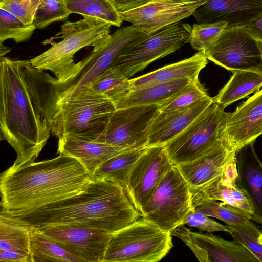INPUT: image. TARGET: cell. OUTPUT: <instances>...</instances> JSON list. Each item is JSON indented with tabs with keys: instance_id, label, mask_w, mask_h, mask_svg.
Masks as SVG:
<instances>
[{
	"instance_id": "30",
	"label": "cell",
	"mask_w": 262,
	"mask_h": 262,
	"mask_svg": "<svg viewBox=\"0 0 262 262\" xmlns=\"http://www.w3.org/2000/svg\"><path fill=\"white\" fill-rule=\"evenodd\" d=\"M196 189L206 198L229 204L251 215L252 218L254 212L253 205L245 191L235 184L232 186L225 185L220 179Z\"/></svg>"
},
{
	"instance_id": "32",
	"label": "cell",
	"mask_w": 262,
	"mask_h": 262,
	"mask_svg": "<svg viewBox=\"0 0 262 262\" xmlns=\"http://www.w3.org/2000/svg\"><path fill=\"white\" fill-rule=\"evenodd\" d=\"M88 86L104 94L113 102L128 92L129 79L118 69L111 67L99 74Z\"/></svg>"
},
{
	"instance_id": "35",
	"label": "cell",
	"mask_w": 262,
	"mask_h": 262,
	"mask_svg": "<svg viewBox=\"0 0 262 262\" xmlns=\"http://www.w3.org/2000/svg\"><path fill=\"white\" fill-rule=\"evenodd\" d=\"M71 13L66 0H43L34 15L33 24L42 29L51 23L67 18Z\"/></svg>"
},
{
	"instance_id": "28",
	"label": "cell",
	"mask_w": 262,
	"mask_h": 262,
	"mask_svg": "<svg viewBox=\"0 0 262 262\" xmlns=\"http://www.w3.org/2000/svg\"><path fill=\"white\" fill-rule=\"evenodd\" d=\"M148 147L125 150L103 163L92 174V179H108L126 191L129 174L139 158Z\"/></svg>"
},
{
	"instance_id": "2",
	"label": "cell",
	"mask_w": 262,
	"mask_h": 262,
	"mask_svg": "<svg viewBox=\"0 0 262 262\" xmlns=\"http://www.w3.org/2000/svg\"><path fill=\"white\" fill-rule=\"evenodd\" d=\"M92 179L75 158L62 154L23 166L12 165L1 175V211H27L73 195Z\"/></svg>"
},
{
	"instance_id": "49",
	"label": "cell",
	"mask_w": 262,
	"mask_h": 262,
	"mask_svg": "<svg viewBox=\"0 0 262 262\" xmlns=\"http://www.w3.org/2000/svg\"><path fill=\"white\" fill-rule=\"evenodd\" d=\"M4 1V0H0V2H2V1Z\"/></svg>"
},
{
	"instance_id": "48",
	"label": "cell",
	"mask_w": 262,
	"mask_h": 262,
	"mask_svg": "<svg viewBox=\"0 0 262 262\" xmlns=\"http://www.w3.org/2000/svg\"><path fill=\"white\" fill-rule=\"evenodd\" d=\"M258 241L259 242L262 244V233L261 234V235L260 236V237H259L258 238Z\"/></svg>"
},
{
	"instance_id": "1",
	"label": "cell",
	"mask_w": 262,
	"mask_h": 262,
	"mask_svg": "<svg viewBox=\"0 0 262 262\" xmlns=\"http://www.w3.org/2000/svg\"><path fill=\"white\" fill-rule=\"evenodd\" d=\"M4 213L35 228L70 224L97 228L110 233L141 216L123 188L105 179H92L78 193L33 210Z\"/></svg>"
},
{
	"instance_id": "18",
	"label": "cell",
	"mask_w": 262,
	"mask_h": 262,
	"mask_svg": "<svg viewBox=\"0 0 262 262\" xmlns=\"http://www.w3.org/2000/svg\"><path fill=\"white\" fill-rule=\"evenodd\" d=\"M203 1L192 14L200 24L225 21L227 28L243 26L262 14V0Z\"/></svg>"
},
{
	"instance_id": "34",
	"label": "cell",
	"mask_w": 262,
	"mask_h": 262,
	"mask_svg": "<svg viewBox=\"0 0 262 262\" xmlns=\"http://www.w3.org/2000/svg\"><path fill=\"white\" fill-rule=\"evenodd\" d=\"M36 29L33 24H26L14 15L0 8V43L9 39L16 43L26 41Z\"/></svg>"
},
{
	"instance_id": "46",
	"label": "cell",
	"mask_w": 262,
	"mask_h": 262,
	"mask_svg": "<svg viewBox=\"0 0 262 262\" xmlns=\"http://www.w3.org/2000/svg\"><path fill=\"white\" fill-rule=\"evenodd\" d=\"M1 47V57H4L5 54L10 52V49L5 47L3 45V43H0Z\"/></svg>"
},
{
	"instance_id": "36",
	"label": "cell",
	"mask_w": 262,
	"mask_h": 262,
	"mask_svg": "<svg viewBox=\"0 0 262 262\" xmlns=\"http://www.w3.org/2000/svg\"><path fill=\"white\" fill-rule=\"evenodd\" d=\"M225 21L211 24H194L189 28V35L186 43L192 48L201 51L213 43L227 27Z\"/></svg>"
},
{
	"instance_id": "41",
	"label": "cell",
	"mask_w": 262,
	"mask_h": 262,
	"mask_svg": "<svg viewBox=\"0 0 262 262\" xmlns=\"http://www.w3.org/2000/svg\"><path fill=\"white\" fill-rule=\"evenodd\" d=\"M153 0H110L120 14L142 6Z\"/></svg>"
},
{
	"instance_id": "9",
	"label": "cell",
	"mask_w": 262,
	"mask_h": 262,
	"mask_svg": "<svg viewBox=\"0 0 262 262\" xmlns=\"http://www.w3.org/2000/svg\"><path fill=\"white\" fill-rule=\"evenodd\" d=\"M188 24H172L141 38L125 47L111 67L118 69L129 79L153 61L180 48L189 35Z\"/></svg>"
},
{
	"instance_id": "29",
	"label": "cell",
	"mask_w": 262,
	"mask_h": 262,
	"mask_svg": "<svg viewBox=\"0 0 262 262\" xmlns=\"http://www.w3.org/2000/svg\"><path fill=\"white\" fill-rule=\"evenodd\" d=\"M30 252L32 262H79L56 241L33 227L30 232Z\"/></svg>"
},
{
	"instance_id": "27",
	"label": "cell",
	"mask_w": 262,
	"mask_h": 262,
	"mask_svg": "<svg viewBox=\"0 0 262 262\" xmlns=\"http://www.w3.org/2000/svg\"><path fill=\"white\" fill-rule=\"evenodd\" d=\"M31 230L30 226L13 216L1 212L0 249L25 255L32 260Z\"/></svg>"
},
{
	"instance_id": "22",
	"label": "cell",
	"mask_w": 262,
	"mask_h": 262,
	"mask_svg": "<svg viewBox=\"0 0 262 262\" xmlns=\"http://www.w3.org/2000/svg\"><path fill=\"white\" fill-rule=\"evenodd\" d=\"M207 62L208 59L203 51H199L188 58L164 66L140 77L129 79V90L182 78L198 80L200 71L205 67Z\"/></svg>"
},
{
	"instance_id": "23",
	"label": "cell",
	"mask_w": 262,
	"mask_h": 262,
	"mask_svg": "<svg viewBox=\"0 0 262 262\" xmlns=\"http://www.w3.org/2000/svg\"><path fill=\"white\" fill-rule=\"evenodd\" d=\"M195 243L208 254L210 262H259L247 248L233 240L227 241L211 233L192 232Z\"/></svg>"
},
{
	"instance_id": "4",
	"label": "cell",
	"mask_w": 262,
	"mask_h": 262,
	"mask_svg": "<svg viewBox=\"0 0 262 262\" xmlns=\"http://www.w3.org/2000/svg\"><path fill=\"white\" fill-rule=\"evenodd\" d=\"M28 85L37 112L58 139L73 136L95 140L116 110L110 98L89 86L57 97Z\"/></svg>"
},
{
	"instance_id": "16",
	"label": "cell",
	"mask_w": 262,
	"mask_h": 262,
	"mask_svg": "<svg viewBox=\"0 0 262 262\" xmlns=\"http://www.w3.org/2000/svg\"><path fill=\"white\" fill-rule=\"evenodd\" d=\"M236 159V150L224 137L203 156L176 166L190 188H200L221 179L226 166Z\"/></svg>"
},
{
	"instance_id": "10",
	"label": "cell",
	"mask_w": 262,
	"mask_h": 262,
	"mask_svg": "<svg viewBox=\"0 0 262 262\" xmlns=\"http://www.w3.org/2000/svg\"><path fill=\"white\" fill-rule=\"evenodd\" d=\"M147 34L133 25L117 30L101 47L77 62L75 76L67 82L57 84L51 82L53 93L58 97L71 95L87 87L99 74L111 67L117 56L126 46Z\"/></svg>"
},
{
	"instance_id": "40",
	"label": "cell",
	"mask_w": 262,
	"mask_h": 262,
	"mask_svg": "<svg viewBox=\"0 0 262 262\" xmlns=\"http://www.w3.org/2000/svg\"><path fill=\"white\" fill-rule=\"evenodd\" d=\"M190 230L184 226L174 229L171 234L183 241L190 248L200 262H210L207 253L200 247L195 242L190 233Z\"/></svg>"
},
{
	"instance_id": "39",
	"label": "cell",
	"mask_w": 262,
	"mask_h": 262,
	"mask_svg": "<svg viewBox=\"0 0 262 262\" xmlns=\"http://www.w3.org/2000/svg\"><path fill=\"white\" fill-rule=\"evenodd\" d=\"M0 8L14 15L26 24H33L34 15L30 0H4L0 2Z\"/></svg>"
},
{
	"instance_id": "13",
	"label": "cell",
	"mask_w": 262,
	"mask_h": 262,
	"mask_svg": "<svg viewBox=\"0 0 262 262\" xmlns=\"http://www.w3.org/2000/svg\"><path fill=\"white\" fill-rule=\"evenodd\" d=\"M37 229L79 262H103L112 235L101 229L70 224L47 225Z\"/></svg>"
},
{
	"instance_id": "44",
	"label": "cell",
	"mask_w": 262,
	"mask_h": 262,
	"mask_svg": "<svg viewBox=\"0 0 262 262\" xmlns=\"http://www.w3.org/2000/svg\"><path fill=\"white\" fill-rule=\"evenodd\" d=\"M0 261L5 262H32L31 259L27 256L1 249Z\"/></svg>"
},
{
	"instance_id": "31",
	"label": "cell",
	"mask_w": 262,
	"mask_h": 262,
	"mask_svg": "<svg viewBox=\"0 0 262 262\" xmlns=\"http://www.w3.org/2000/svg\"><path fill=\"white\" fill-rule=\"evenodd\" d=\"M70 12L82 15L84 18L105 21L120 27L122 20L110 0H66Z\"/></svg>"
},
{
	"instance_id": "37",
	"label": "cell",
	"mask_w": 262,
	"mask_h": 262,
	"mask_svg": "<svg viewBox=\"0 0 262 262\" xmlns=\"http://www.w3.org/2000/svg\"><path fill=\"white\" fill-rule=\"evenodd\" d=\"M184 225L195 227L201 232L206 231L208 233L224 231L230 234L231 231V228L228 225L221 224L209 218V216L193 209L185 218L181 226Z\"/></svg>"
},
{
	"instance_id": "12",
	"label": "cell",
	"mask_w": 262,
	"mask_h": 262,
	"mask_svg": "<svg viewBox=\"0 0 262 262\" xmlns=\"http://www.w3.org/2000/svg\"><path fill=\"white\" fill-rule=\"evenodd\" d=\"M202 51L208 60L228 70L248 71L262 75V59L257 42L243 26L226 27Z\"/></svg>"
},
{
	"instance_id": "11",
	"label": "cell",
	"mask_w": 262,
	"mask_h": 262,
	"mask_svg": "<svg viewBox=\"0 0 262 262\" xmlns=\"http://www.w3.org/2000/svg\"><path fill=\"white\" fill-rule=\"evenodd\" d=\"M159 113V104L116 109L94 141L125 149L147 147L149 128Z\"/></svg>"
},
{
	"instance_id": "24",
	"label": "cell",
	"mask_w": 262,
	"mask_h": 262,
	"mask_svg": "<svg viewBox=\"0 0 262 262\" xmlns=\"http://www.w3.org/2000/svg\"><path fill=\"white\" fill-rule=\"evenodd\" d=\"M192 209L209 217L217 218L228 225L243 226L259 237L262 232L252 222L251 215L229 204L206 198L196 188H191Z\"/></svg>"
},
{
	"instance_id": "25",
	"label": "cell",
	"mask_w": 262,
	"mask_h": 262,
	"mask_svg": "<svg viewBox=\"0 0 262 262\" xmlns=\"http://www.w3.org/2000/svg\"><path fill=\"white\" fill-rule=\"evenodd\" d=\"M193 81L194 80L189 78H182L130 90L113 101V103L116 109L143 105L159 104Z\"/></svg>"
},
{
	"instance_id": "15",
	"label": "cell",
	"mask_w": 262,
	"mask_h": 262,
	"mask_svg": "<svg viewBox=\"0 0 262 262\" xmlns=\"http://www.w3.org/2000/svg\"><path fill=\"white\" fill-rule=\"evenodd\" d=\"M203 0H153L120 13L122 21L149 34L192 15Z\"/></svg>"
},
{
	"instance_id": "6",
	"label": "cell",
	"mask_w": 262,
	"mask_h": 262,
	"mask_svg": "<svg viewBox=\"0 0 262 262\" xmlns=\"http://www.w3.org/2000/svg\"><path fill=\"white\" fill-rule=\"evenodd\" d=\"M171 232L142 217L112 233L103 262H157L173 245Z\"/></svg>"
},
{
	"instance_id": "19",
	"label": "cell",
	"mask_w": 262,
	"mask_h": 262,
	"mask_svg": "<svg viewBox=\"0 0 262 262\" xmlns=\"http://www.w3.org/2000/svg\"><path fill=\"white\" fill-rule=\"evenodd\" d=\"M212 102L213 98L209 97L169 113H159L149 128L146 146L164 145L184 130Z\"/></svg>"
},
{
	"instance_id": "7",
	"label": "cell",
	"mask_w": 262,
	"mask_h": 262,
	"mask_svg": "<svg viewBox=\"0 0 262 262\" xmlns=\"http://www.w3.org/2000/svg\"><path fill=\"white\" fill-rule=\"evenodd\" d=\"M213 101L184 130L164 145L174 165L200 157L224 137L228 113Z\"/></svg>"
},
{
	"instance_id": "45",
	"label": "cell",
	"mask_w": 262,
	"mask_h": 262,
	"mask_svg": "<svg viewBox=\"0 0 262 262\" xmlns=\"http://www.w3.org/2000/svg\"><path fill=\"white\" fill-rule=\"evenodd\" d=\"M43 1V0H30L31 9L33 15L38 6Z\"/></svg>"
},
{
	"instance_id": "5",
	"label": "cell",
	"mask_w": 262,
	"mask_h": 262,
	"mask_svg": "<svg viewBox=\"0 0 262 262\" xmlns=\"http://www.w3.org/2000/svg\"><path fill=\"white\" fill-rule=\"evenodd\" d=\"M112 25L105 21L83 18L80 20L67 21L61 26L57 38L62 40L48 50L30 60L36 70L50 71L55 76L51 79L57 84H63L75 75L77 63L74 55L84 47L92 46L96 50L110 38Z\"/></svg>"
},
{
	"instance_id": "20",
	"label": "cell",
	"mask_w": 262,
	"mask_h": 262,
	"mask_svg": "<svg viewBox=\"0 0 262 262\" xmlns=\"http://www.w3.org/2000/svg\"><path fill=\"white\" fill-rule=\"evenodd\" d=\"M253 144L236 151L238 177L235 184L245 191L253 205L251 220L262 224V163Z\"/></svg>"
},
{
	"instance_id": "26",
	"label": "cell",
	"mask_w": 262,
	"mask_h": 262,
	"mask_svg": "<svg viewBox=\"0 0 262 262\" xmlns=\"http://www.w3.org/2000/svg\"><path fill=\"white\" fill-rule=\"evenodd\" d=\"M230 79L213 98V101L225 108L262 86V75L248 71H234Z\"/></svg>"
},
{
	"instance_id": "21",
	"label": "cell",
	"mask_w": 262,
	"mask_h": 262,
	"mask_svg": "<svg viewBox=\"0 0 262 262\" xmlns=\"http://www.w3.org/2000/svg\"><path fill=\"white\" fill-rule=\"evenodd\" d=\"M127 150L73 136L58 139V153L77 159L91 177L103 163Z\"/></svg>"
},
{
	"instance_id": "33",
	"label": "cell",
	"mask_w": 262,
	"mask_h": 262,
	"mask_svg": "<svg viewBox=\"0 0 262 262\" xmlns=\"http://www.w3.org/2000/svg\"><path fill=\"white\" fill-rule=\"evenodd\" d=\"M209 97H210L200 84L199 80L193 81L180 89L171 97L159 104L160 113H169Z\"/></svg>"
},
{
	"instance_id": "14",
	"label": "cell",
	"mask_w": 262,
	"mask_h": 262,
	"mask_svg": "<svg viewBox=\"0 0 262 262\" xmlns=\"http://www.w3.org/2000/svg\"><path fill=\"white\" fill-rule=\"evenodd\" d=\"M174 165L163 145L148 147L137 160L129 174L125 192L140 213L152 191Z\"/></svg>"
},
{
	"instance_id": "38",
	"label": "cell",
	"mask_w": 262,
	"mask_h": 262,
	"mask_svg": "<svg viewBox=\"0 0 262 262\" xmlns=\"http://www.w3.org/2000/svg\"><path fill=\"white\" fill-rule=\"evenodd\" d=\"M228 226L231 228L230 234L233 239L247 248L259 262H262V244L258 241L259 237L244 226L233 225Z\"/></svg>"
},
{
	"instance_id": "8",
	"label": "cell",
	"mask_w": 262,
	"mask_h": 262,
	"mask_svg": "<svg viewBox=\"0 0 262 262\" xmlns=\"http://www.w3.org/2000/svg\"><path fill=\"white\" fill-rule=\"evenodd\" d=\"M192 210L190 187L174 165L152 191L140 214L171 232Z\"/></svg>"
},
{
	"instance_id": "3",
	"label": "cell",
	"mask_w": 262,
	"mask_h": 262,
	"mask_svg": "<svg viewBox=\"0 0 262 262\" xmlns=\"http://www.w3.org/2000/svg\"><path fill=\"white\" fill-rule=\"evenodd\" d=\"M24 61L0 58L1 138L16 154L14 166L34 162L51 133L34 105Z\"/></svg>"
},
{
	"instance_id": "17",
	"label": "cell",
	"mask_w": 262,
	"mask_h": 262,
	"mask_svg": "<svg viewBox=\"0 0 262 262\" xmlns=\"http://www.w3.org/2000/svg\"><path fill=\"white\" fill-rule=\"evenodd\" d=\"M262 135V90L228 113L224 137L236 151Z\"/></svg>"
},
{
	"instance_id": "42",
	"label": "cell",
	"mask_w": 262,
	"mask_h": 262,
	"mask_svg": "<svg viewBox=\"0 0 262 262\" xmlns=\"http://www.w3.org/2000/svg\"><path fill=\"white\" fill-rule=\"evenodd\" d=\"M237 177L236 159L226 166L220 180L224 184L232 186L235 185Z\"/></svg>"
},
{
	"instance_id": "47",
	"label": "cell",
	"mask_w": 262,
	"mask_h": 262,
	"mask_svg": "<svg viewBox=\"0 0 262 262\" xmlns=\"http://www.w3.org/2000/svg\"><path fill=\"white\" fill-rule=\"evenodd\" d=\"M262 59V41H257Z\"/></svg>"
},
{
	"instance_id": "43",
	"label": "cell",
	"mask_w": 262,
	"mask_h": 262,
	"mask_svg": "<svg viewBox=\"0 0 262 262\" xmlns=\"http://www.w3.org/2000/svg\"><path fill=\"white\" fill-rule=\"evenodd\" d=\"M243 27L256 41H262V14Z\"/></svg>"
}]
</instances>
